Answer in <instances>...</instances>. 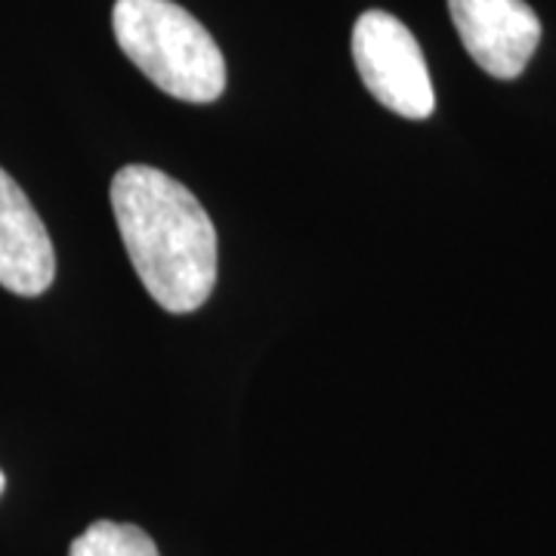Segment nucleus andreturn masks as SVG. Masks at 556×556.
<instances>
[{"label":"nucleus","mask_w":556,"mask_h":556,"mask_svg":"<svg viewBox=\"0 0 556 556\" xmlns=\"http://www.w3.org/2000/svg\"><path fill=\"white\" fill-rule=\"evenodd\" d=\"M112 211L142 288L186 316L217 285V229L199 199L164 170L127 164L112 179Z\"/></svg>","instance_id":"f257e3e1"},{"label":"nucleus","mask_w":556,"mask_h":556,"mask_svg":"<svg viewBox=\"0 0 556 556\" xmlns=\"http://www.w3.org/2000/svg\"><path fill=\"white\" fill-rule=\"evenodd\" d=\"M112 31L124 56L167 97L214 102L226 90L217 40L174 0H115Z\"/></svg>","instance_id":"f03ea898"},{"label":"nucleus","mask_w":556,"mask_h":556,"mask_svg":"<svg viewBox=\"0 0 556 556\" xmlns=\"http://www.w3.org/2000/svg\"><path fill=\"white\" fill-rule=\"evenodd\" d=\"M353 60L368 93L402 118L424 121L437 109V93L420 43L405 22L368 10L353 28Z\"/></svg>","instance_id":"7ed1b4c3"},{"label":"nucleus","mask_w":556,"mask_h":556,"mask_svg":"<svg viewBox=\"0 0 556 556\" xmlns=\"http://www.w3.org/2000/svg\"><path fill=\"white\" fill-rule=\"evenodd\" d=\"M448 13L464 50L492 78H519L535 56L541 22L526 0H448Z\"/></svg>","instance_id":"20e7f679"},{"label":"nucleus","mask_w":556,"mask_h":556,"mask_svg":"<svg viewBox=\"0 0 556 556\" xmlns=\"http://www.w3.org/2000/svg\"><path fill=\"white\" fill-rule=\"evenodd\" d=\"M56 278L50 232L20 182L0 167V288L16 298H40Z\"/></svg>","instance_id":"39448f33"},{"label":"nucleus","mask_w":556,"mask_h":556,"mask_svg":"<svg viewBox=\"0 0 556 556\" xmlns=\"http://www.w3.org/2000/svg\"><path fill=\"white\" fill-rule=\"evenodd\" d=\"M68 556H161L155 541L139 526L97 519L87 532L72 541Z\"/></svg>","instance_id":"423d86ee"},{"label":"nucleus","mask_w":556,"mask_h":556,"mask_svg":"<svg viewBox=\"0 0 556 556\" xmlns=\"http://www.w3.org/2000/svg\"><path fill=\"white\" fill-rule=\"evenodd\" d=\"M3 489H7V477H3V470H0V495H3Z\"/></svg>","instance_id":"0eeeda50"}]
</instances>
